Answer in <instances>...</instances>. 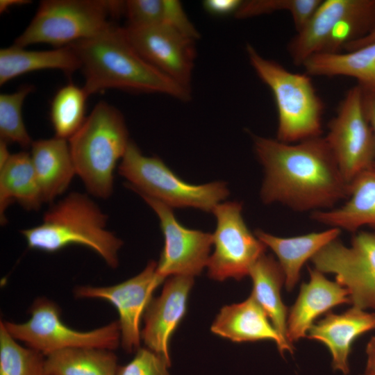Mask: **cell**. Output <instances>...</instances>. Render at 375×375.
I'll list each match as a JSON object with an SVG mask.
<instances>
[{
    "label": "cell",
    "mask_w": 375,
    "mask_h": 375,
    "mask_svg": "<svg viewBox=\"0 0 375 375\" xmlns=\"http://www.w3.org/2000/svg\"><path fill=\"white\" fill-rule=\"evenodd\" d=\"M253 140L265 173L260 193L264 203L312 212L348 198L349 183L322 135L291 144L258 135Z\"/></svg>",
    "instance_id": "1"
},
{
    "label": "cell",
    "mask_w": 375,
    "mask_h": 375,
    "mask_svg": "<svg viewBox=\"0 0 375 375\" xmlns=\"http://www.w3.org/2000/svg\"><path fill=\"white\" fill-rule=\"evenodd\" d=\"M90 96L108 89L135 93L163 94L183 101L191 90L169 78L147 62L128 41L124 27L113 22L94 36L70 44Z\"/></svg>",
    "instance_id": "2"
},
{
    "label": "cell",
    "mask_w": 375,
    "mask_h": 375,
    "mask_svg": "<svg viewBox=\"0 0 375 375\" xmlns=\"http://www.w3.org/2000/svg\"><path fill=\"white\" fill-rule=\"evenodd\" d=\"M108 218L88 194L72 192L52 203L40 224L20 232L31 249L53 253L69 245H81L116 268L123 242L106 228Z\"/></svg>",
    "instance_id": "3"
},
{
    "label": "cell",
    "mask_w": 375,
    "mask_h": 375,
    "mask_svg": "<svg viewBox=\"0 0 375 375\" xmlns=\"http://www.w3.org/2000/svg\"><path fill=\"white\" fill-rule=\"evenodd\" d=\"M124 116L108 103H97L68 140L76 175L90 195L108 199L114 172L130 142Z\"/></svg>",
    "instance_id": "4"
},
{
    "label": "cell",
    "mask_w": 375,
    "mask_h": 375,
    "mask_svg": "<svg viewBox=\"0 0 375 375\" xmlns=\"http://www.w3.org/2000/svg\"><path fill=\"white\" fill-rule=\"evenodd\" d=\"M246 52L255 72L274 95L278 112L276 139L291 144L321 136L324 106L310 76L288 71L264 58L250 44Z\"/></svg>",
    "instance_id": "5"
},
{
    "label": "cell",
    "mask_w": 375,
    "mask_h": 375,
    "mask_svg": "<svg viewBox=\"0 0 375 375\" xmlns=\"http://www.w3.org/2000/svg\"><path fill=\"white\" fill-rule=\"evenodd\" d=\"M125 1L44 0L14 44H47L59 48L90 38L124 14Z\"/></svg>",
    "instance_id": "6"
},
{
    "label": "cell",
    "mask_w": 375,
    "mask_h": 375,
    "mask_svg": "<svg viewBox=\"0 0 375 375\" xmlns=\"http://www.w3.org/2000/svg\"><path fill=\"white\" fill-rule=\"evenodd\" d=\"M126 185L140 196L155 199L172 208H194L212 212L229 191L224 182L193 185L183 181L158 157L144 156L130 141L118 166Z\"/></svg>",
    "instance_id": "7"
},
{
    "label": "cell",
    "mask_w": 375,
    "mask_h": 375,
    "mask_svg": "<svg viewBox=\"0 0 375 375\" xmlns=\"http://www.w3.org/2000/svg\"><path fill=\"white\" fill-rule=\"evenodd\" d=\"M31 317L23 323L1 321L9 334L45 356L72 347H94L113 351L120 344L117 321L88 331L67 326L58 306L44 297L36 299L30 307Z\"/></svg>",
    "instance_id": "8"
},
{
    "label": "cell",
    "mask_w": 375,
    "mask_h": 375,
    "mask_svg": "<svg viewBox=\"0 0 375 375\" xmlns=\"http://www.w3.org/2000/svg\"><path fill=\"white\" fill-rule=\"evenodd\" d=\"M310 260L315 269L335 274V281L347 290L353 306L375 310V233L356 232L349 247L337 238Z\"/></svg>",
    "instance_id": "9"
},
{
    "label": "cell",
    "mask_w": 375,
    "mask_h": 375,
    "mask_svg": "<svg viewBox=\"0 0 375 375\" xmlns=\"http://www.w3.org/2000/svg\"><path fill=\"white\" fill-rule=\"evenodd\" d=\"M328 128L324 138L350 183L375 162V134L366 115L363 91L359 85L347 92Z\"/></svg>",
    "instance_id": "10"
},
{
    "label": "cell",
    "mask_w": 375,
    "mask_h": 375,
    "mask_svg": "<svg viewBox=\"0 0 375 375\" xmlns=\"http://www.w3.org/2000/svg\"><path fill=\"white\" fill-rule=\"evenodd\" d=\"M242 211V205L237 201L219 203L212 210L217 227L212 235L214 251L207 267L214 280H241L265 253L267 247L248 228Z\"/></svg>",
    "instance_id": "11"
},
{
    "label": "cell",
    "mask_w": 375,
    "mask_h": 375,
    "mask_svg": "<svg viewBox=\"0 0 375 375\" xmlns=\"http://www.w3.org/2000/svg\"><path fill=\"white\" fill-rule=\"evenodd\" d=\"M157 262L151 260L136 276L110 286L76 287L77 299H98L114 306L119 314L120 344L128 353L140 348V321L153 299V293L165 281L156 271Z\"/></svg>",
    "instance_id": "12"
},
{
    "label": "cell",
    "mask_w": 375,
    "mask_h": 375,
    "mask_svg": "<svg viewBox=\"0 0 375 375\" xmlns=\"http://www.w3.org/2000/svg\"><path fill=\"white\" fill-rule=\"evenodd\" d=\"M140 197L157 215L164 236L157 273L165 278L199 275L208 262L212 234L185 228L176 219L171 207L151 197Z\"/></svg>",
    "instance_id": "13"
},
{
    "label": "cell",
    "mask_w": 375,
    "mask_h": 375,
    "mask_svg": "<svg viewBox=\"0 0 375 375\" xmlns=\"http://www.w3.org/2000/svg\"><path fill=\"white\" fill-rule=\"evenodd\" d=\"M124 29L133 47L147 62L190 90L196 57L194 40L165 24Z\"/></svg>",
    "instance_id": "14"
},
{
    "label": "cell",
    "mask_w": 375,
    "mask_h": 375,
    "mask_svg": "<svg viewBox=\"0 0 375 375\" xmlns=\"http://www.w3.org/2000/svg\"><path fill=\"white\" fill-rule=\"evenodd\" d=\"M160 294L153 298L143 316L141 339L147 348L163 356L171 365L169 342L183 318L194 278L170 276Z\"/></svg>",
    "instance_id": "15"
},
{
    "label": "cell",
    "mask_w": 375,
    "mask_h": 375,
    "mask_svg": "<svg viewBox=\"0 0 375 375\" xmlns=\"http://www.w3.org/2000/svg\"><path fill=\"white\" fill-rule=\"evenodd\" d=\"M375 12V0H326L288 44L295 65L302 66L312 56L324 51L335 26L344 17Z\"/></svg>",
    "instance_id": "16"
},
{
    "label": "cell",
    "mask_w": 375,
    "mask_h": 375,
    "mask_svg": "<svg viewBox=\"0 0 375 375\" xmlns=\"http://www.w3.org/2000/svg\"><path fill=\"white\" fill-rule=\"evenodd\" d=\"M309 281L301 284L299 295L288 311L287 340L290 344L306 337L315 320L332 308L351 303L349 292L324 274L308 267Z\"/></svg>",
    "instance_id": "17"
},
{
    "label": "cell",
    "mask_w": 375,
    "mask_h": 375,
    "mask_svg": "<svg viewBox=\"0 0 375 375\" xmlns=\"http://www.w3.org/2000/svg\"><path fill=\"white\" fill-rule=\"evenodd\" d=\"M375 329V312L353 306L341 314L328 312L307 333L310 340L322 342L329 350L333 370L350 372L351 345L360 335Z\"/></svg>",
    "instance_id": "18"
},
{
    "label": "cell",
    "mask_w": 375,
    "mask_h": 375,
    "mask_svg": "<svg viewBox=\"0 0 375 375\" xmlns=\"http://www.w3.org/2000/svg\"><path fill=\"white\" fill-rule=\"evenodd\" d=\"M211 331L237 342L272 340L282 356L286 351L290 353L265 312L251 295L242 302L224 306L215 317Z\"/></svg>",
    "instance_id": "19"
},
{
    "label": "cell",
    "mask_w": 375,
    "mask_h": 375,
    "mask_svg": "<svg viewBox=\"0 0 375 375\" xmlns=\"http://www.w3.org/2000/svg\"><path fill=\"white\" fill-rule=\"evenodd\" d=\"M347 199L340 207L311 212V219L352 233L365 226L375 228V167L363 171L349 183Z\"/></svg>",
    "instance_id": "20"
},
{
    "label": "cell",
    "mask_w": 375,
    "mask_h": 375,
    "mask_svg": "<svg viewBox=\"0 0 375 375\" xmlns=\"http://www.w3.org/2000/svg\"><path fill=\"white\" fill-rule=\"evenodd\" d=\"M29 153L44 203H53L76 175L68 140L54 136L33 141Z\"/></svg>",
    "instance_id": "21"
},
{
    "label": "cell",
    "mask_w": 375,
    "mask_h": 375,
    "mask_svg": "<svg viewBox=\"0 0 375 375\" xmlns=\"http://www.w3.org/2000/svg\"><path fill=\"white\" fill-rule=\"evenodd\" d=\"M341 230L328 228L320 232L282 238L265 232L255 231L256 236L276 254L285 276L287 291H291L299 282L303 265L324 246L338 238Z\"/></svg>",
    "instance_id": "22"
},
{
    "label": "cell",
    "mask_w": 375,
    "mask_h": 375,
    "mask_svg": "<svg viewBox=\"0 0 375 375\" xmlns=\"http://www.w3.org/2000/svg\"><path fill=\"white\" fill-rule=\"evenodd\" d=\"M253 288L251 296L262 307L284 344L293 353L294 347L287 340L288 308L282 301L281 290L285 276L277 260L265 253L251 268Z\"/></svg>",
    "instance_id": "23"
},
{
    "label": "cell",
    "mask_w": 375,
    "mask_h": 375,
    "mask_svg": "<svg viewBox=\"0 0 375 375\" xmlns=\"http://www.w3.org/2000/svg\"><path fill=\"white\" fill-rule=\"evenodd\" d=\"M15 201L28 210H38L44 203L30 153L25 151L12 153L7 162L0 166L1 224L7 222L5 210Z\"/></svg>",
    "instance_id": "24"
},
{
    "label": "cell",
    "mask_w": 375,
    "mask_h": 375,
    "mask_svg": "<svg viewBox=\"0 0 375 375\" xmlns=\"http://www.w3.org/2000/svg\"><path fill=\"white\" fill-rule=\"evenodd\" d=\"M79 60L71 46L33 51L13 44L0 50V85L24 74L58 69L72 74L80 69Z\"/></svg>",
    "instance_id": "25"
},
{
    "label": "cell",
    "mask_w": 375,
    "mask_h": 375,
    "mask_svg": "<svg viewBox=\"0 0 375 375\" xmlns=\"http://www.w3.org/2000/svg\"><path fill=\"white\" fill-rule=\"evenodd\" d=\"M309 76H349L362 89L375 91V42L344 53H319L302 65Z\"/></svg>",
    "instance_id": "26"
},
{
    "label": "cell",
    "mask_w": 375,
    "mask_h": 375,
    "mask_svg": "<svg viewBox=\"0 0 375 375\" xmlns=\"http://www.w3.org/2000/svg\"><path fill=\"white\" fill-rule=\"evenodd\" d=\"M119 365L112 351L72 347L45 356L47 375H117Z\"/></svg>",
    "instance_id": "27"
},
{
    "label": "cell",
    "mask_w": 375,
    "mask_h": 375,
    "mask_svg": "<svg viewBox=\"0 0 375 375\" xmlns=\"http://www.w3.org/2000/svg\"><path fill=\"white\" fill-rule=\"evenodd\" d=\"M83 88L72 83L60 88L51 105L50 117L56 137L68 140L85 120L86 100Z\"/></svg>",
    "instance_id": "28"
},
{
    "label": "cell",
    "mask_w": 375,
    "mask_h": 375,
    "mask_svg": "<svg viewBox=\"0 0 375 375\" xmlns=\"http://www.w3.org/2000/svg\"><path fill=\"white\" fill-rule=\"evenodd\" d=\"M0 375H47L45 356L21 345L0 322Z\"/></svg>",
    "instance_id": "29"
},
{
    "label": "cell",
    "mask_w": 375,
    "mask_h": 375,
    "mask_svg": "<svg viewBox=\"0 0 375 375\" xmlns=\"http://www.w3.org/2000/svg\"><path fill=\"white\" fill-rule=\"evenodd\" d=\"M33 86L24 85L11 93L0 94V138L8 144L15 143L31 148L33 140L22 117V105Z\"/></svg>",
    "instance_id": "30"
},
{
    "label": "cell",
    "mask_w": 375,
    "mask_h": 375,
    "mask_svg": "<svg viewBox=\"0 0 375 375\" xmlns=\"http://www.w3.org/2000/svg\"><path fill=\"white\" fill-rule=\"evenodd\" d=\"M322 0H253L242 1L235 13L238 19L252 17L276 11L291 15L297 33L303 28Z\"/></svg>",
    "instance_id": "31"
},
{
    "label": "cell",
    "mask_w": 375,
    "mask_h": 375,
    "mask_svg": "<svg viewBox=\"0 0 375 375\" xmlns=\"http://www.w3.org/2000/svg\"><path fill=\"white\" fill-rule=\"evenodd\" d=\"M169 0L125 1L124 15L126 27L138 28L157 24H167Z\"/></svg>",
    "instance_id": "32"
},
{
    "label": "cell",
    "mask_w": 375,
    "mask_h": 375,
    "mask_svg": "<svg viewBox=\"0 0 375 375\" xmlns=\"http://www.w3.org/2000/svg\"><path fill=\"white\" fill-rule=\"evenodd\" d=\"M170 365L161 355L140 347L129 362L119 366L117 375H170Z\"/></svg>",
    "instance_id": "33"
},
{
    "label": "cell",
    "mask_w": 375,
    "mask_h": 375,
    "mask_svg": "<svg viewBox=\"0 0 375 375\" xmlns=\"http://www.w3.org/2000/svg\"><path fill=\"white\" fill-rule=\"evenodd\" d=\"M242 1L240 0H206L205 9L210 13L218 15L235 13Z\"/></svg>",
    "instance_id": "34"
},
{
    "label": "cell",
    "mask_w": 375,
    "mask_h": 375,
    "mask_svg": "<svg viewBox=\"0 0 375 375\" xmlns=\"http://www.w3.org/2000/svg\"><path fill=\"white\" fill-rule=\"evenodd\" d=\"M362 91L366 115L375 134V91ZM373 167H375V162Z\"/></svg>",
    "instance_id": "35"
},
{
    "label": "cell",
    "mask_w": 375,
    "mask_h": 375,
    "mask_svg": "<svg viewBox=\"0 0 375 375\" xmlns=\"http://www.w3.org/2000/svg\"><path fill=\"white\" fill-rule=\"evenodd\" d=\"M375 42V26L365 35L347 43L343 49L351 51Z\"/></svg>",
    "instance_id": "36"
},
{
    "label": "cell",
    "mask_w": 375,
    "mask_h": 375,
    "mask_svg": "<svg viewBox=\"0 0 375 375\" xmlns=\"http://www.w3.org/2000/svg\"><path fill=\"white\" fill-rule=\"evenodd\" d=\"M367 361L364 372L375 374V336H372L366 346Z\"/></svg>",
    "instance_id": "37"
},
{
    "label": "cell",
    "mask_w": 375,
    "mask_h": 375,
    "mask_svg": "<svg viewBox=\"0 0 375 375\" xmlns=\"http://www.w3.org/2000/svg\"><path fill=\"white\" fill-rule=\"evenodd\" d=\"M31 3L29 0H1L0 12L1 13L7 10L9 8L14 6H20Z\"/></svg>",
    "instance_id": "38"
},
{
    "label": "cell",
    "mask_w": 375,
    "mask_h": 375,
    "mask_svg": "<svg viewBox=\"0 0 375 375\" xmlns=\"http://www.w3.org/2000/svg\"><path fill=\"white\" fill-rule=\"evenodd\" d=\"M362 375H375V374H369L364 372Z\"/></svg>",
    "instance_id": "39"
}]
</instances>
